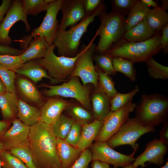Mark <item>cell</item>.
Returning <instances> with one entry per match:
<instances>
[{
  "label": "cell",
  "instance_id": "cell-1",
  "mask_svg": "<svg viewBox=\"0 0 168 168\" xmlns=\"http://www.w3.org/2000/svg\"><path fill=\"white\" fill-rule=\"evenodd\" d=\"M34 162L38 168H61L52 126L40 121L30 126L28 136Z\"/></svg>",
  "mask_w": 168,
  "mask_h": 168
},
{
  "label": "cell",
  "instance_id": "cell-2",
  "mask_svg": "<svg viewBox=\"0 0 168 168\" xmlns=\"http://www.w3.org/2000/svg\"><path fill=\"white\" fill-rule=\"evenodd\" d=\"M161 35L159 32L150 39L140 42H128L123 39L105 54L112 58L121 57L134 63L145 62L162 50Z\"/></svg>",
  "mask_w": 168,
  "mask_h": 168
},
{
  "label": "cell",
  "instance_id": "cell-3",
  "mask_svg": "<svg viewBox=\"0 0 168 168\" xmlns=\"http://www.w3.org/2000/svg\"><path fill=\"white\" fill-rule=\"evenodd\" d=\"M106 6L103 3L92 14L85 16L75 25L67 30H58L53 44L57 49L59 56L72 57L79 53L80 40L87 31L89 25L95 17L105 11Z\"/></svg>",
  "mask_w": 168,
  "mask_h": 168
},
{
  "label": "cell",
  "instance_id": "cell-4",
  "mask_svg": "<svg viewBox=\"0 0 168 168\" xmlns=\"http://www.w3.org/2000/svg\"><path fill=\"white\" fill-rule=\"evenodd\" d=\"M124 16L114 11H105L98 16L100 24L97 31L100 38L95 50L98 54L105 53L124 38L125 32L123 25Z\"/></svg>",
  "mask_w": 168,
  "mask_h": 168
},
{
  "label": "cell",
  "instance_id": "cell-5",
  "mask_svg": "<svg viewBox=\"0 0 168 168\" xmlns=\"http://www.w3.org/2000/svg\"><path fill=\"white\" fill-rule=\"evenodd\" d=\"M135 117L141 123L154 127L168 119V98L158 93L143 94Z\"/></svg>",
  "mask_w": 168,
  "mask_h": 168
},
{
  "label": "cell",
  "instance_id": "cell-6",
  "mask_svg": "<svg viewBox=\"0 0 168 168\" xmlns=\"http://www.w3.org/2000/svg\"><path fill=\"white\" fill-rule=\"evenodd\" d=\"M55 48L53 44L47 48L44 57L40 58L38 63L47 71L49 76L55 83L68 80L73 72L76 61L80 54L72 57L57 56L54 53Z\"/></svg>",
  "mask_w": 168,
  "mask_h": 168
},
{
  "label": "cell",
  "instance_id": "cell-7",
  "mask_svg": "<svg viewBox=\"0 0 168 168\" xmlns=\"http://www.w3.org/2000/svg\"><path fill=\"white\" fill-rule=\"evenodd\" d=\"M91 84L84 85L78 77H73L60 85H43V86L48 88L43 91V94L47 97L58 96L74 99L83 107L90 111L92 110L90 98Z\"/></svg>",
  "mask_w": 168,
  "mask_h": 168
},
{
  "label": "cell",
  "instance_id": "cell-8",
  "mask_svg": "<svg viewBox=\"0 0 168 168\" xmlns=\"http://www.w3.org/2000/svg\"><path fill=\"white\" fill-rule=\"evenodd\" d=\"M155 131L154 127L144 124L135 117L129 118L119 130L106 142L111 148L128 145L134 150L138 149V140L145 133Z\"/></svg>",
  "mask_w": 168,
  "mask_h": 168
},
{
  "label": "cell",
  "instance_id": "cell-9",
  "mask_svg": "<svg viewBox=\"0 0 168 168\" xmlns=\"http://www.w3.org/2000/svg\"><path fill=\"white\" fill-rule=\"evenodd\" d=\"M97 36L96 31L89 43L87 45H84L81 49L80 54L76 61L74 70L69 78L78 77L84 85L91 84L95 87L98 86V73L93 62L96 46L93 42Z\"/></svg>",
  "mask_w": 168,
  "mask_h": 168
},
{
  "label": "cell",
  "instance_id": "cell-10",
  "mask_svg": "<svg viewBox=\"0 0 168 168\" xmlns=\"http://www.w3.org/2000/svg\"><path fill=\"white\" fill-rule=\"evenodd\" d=\"M132 100L133 98L118 110L110 112L103 121L101 130L95 142H106L119 130L137 106Z\"/></svg>",
  "mask_w": 168,
  "mask_h": 168
},
{
  "label": "cell",
  "instance_id": "cell-11",
  "mask_svg": "<svg viewBox=\"0 0 168 168\" xmlns=\"http://www.w3.org/2000/svg\"><path fill=\"white\" fill-rule=\"evenodd\" d=\"M63 2V0H54L49 4L41 23L33 30L30 35L27 37V41L30 42L32 38L40 36L44 38L50 45L53 44L58 31L57 17Z\"/></svg>",
  "mask_w": 168,
  "mask_h": 168
},
{
  "label": "cell",
  "instance_id": "cell-12",
  "mask_svg": "<svg viewBox=\"0 0 168 168\" xmlns=\"http://www.w3.org/2000/svg\"><path fill=\"white\" fill-rule=\"evenodd\" d=\"M92 160H98L113 165L114 168L126 167L132 164L135 160L134 155L137 149L131 154L119 153L110 147L105 142H95L90 147Z\"/></svg>",
  "mask_w": 168,
  "mask_h": 168
},
{
  "label": "cell",
  "instance_id": "cell-13",
  "mask_svg": "<svg viewBox=\"0 0 168 168\" xmlns=\"http://www.w3.org/2000/svg\"><path fill=\"white\" fill-rule=\"evenodd\" d=\"M19 21L24 23L26 31L29 32L31 27L23 9L22 0H14L0 25V44L8 46L11 44L12 40L9 35L10 30Z\"/></svg>",
  "mask_w": 168,
  "mask_h": 168
},
{
  "label": "cell",
  "instance_id": "cell-14",
  "mask_svg": "<svg viewBox=\"0 0 168 168\" xmlns=\"http://www.w3.org/2000/svg\"><path fill=\"white\" fill-rule=\"evenodd\" d=\"M167 151L166 145L158 138H155L146 144L144 152L135 159L132 164L136 168L139 166L142 168L145 167L146 162L161 165L164 162Z\"/></svg>",
  "mask_w": 168,
  "mask_h": 168
},
{
  "label": "cell",
  "instance_id": "cell-15",
  "mask_svg": "<svg viewBox=\"0 0 168 168\" xmlns=\"http://www.w3.org/2000/svg\"><path fill=\"white\" fill-rule=\"evenodd\" d=\"M60 10L62 17L58 25L59 31L75 25L85 17L83 0H63Z\"/></svg>",
  "mask_w": 168,
  "mask_h": 168
},
{
  "label": "cell",
  "instance_id": "cell-16",
  "mask_svg": "<svg viewBox=\"0 0 168 168\" xmlns=\"http://www.w3.org/2000/svg\"><path fill=\"white\" fill-rule=\"evenodd\" d=\"M15 84L19 98L31 105L41 108L47 100L33 82L26 78L18 77Z\"/></svg>",
  "mask_w": 168,
  "mask_h": 168
},
{
  "label": "cell",
  "instance_id": "cell-17",
  "mask_svg": "<svg viewBox=\"0 0 168 168\" xmlns=\"http://www.w3.org/2000/svg\"><path fill=\"white\" fill-rule=\"evenodd\" d=\"M69 103L60 96L50 97L41 108L40 121L53 125L60 118Z\"/></svg>",
  "mask_w": 168,
  "mask_h": 168
},
{
  "label": "cell",
  "instance_id": "cell-18",
  "mask_svg": "<svg viewBox=\"0 0 168 168\" xmlns=\"http://www.w3.org/2000/svg\"><path fill=\"white\" fill-rule=\"evenodd\" d=\"M11 122L12 126L5 132L1 140L5 149L8 151L26 140L30 130V126L25 125L16 118Z\"/></svg>",
  "mask_w": 168,
  "mask_h": 168
},
{
  "label": "cell",
  "instance_id": "cell-19",
  "mask_svg": "<svg viewBox=\"0 0 168 168\" xmlns=\"http://www.w3.org/2000/svg\"><path fill=\"white\" fill-rule=\"evenodd\" d=\"M91 98L93 119L103 120L111 111V98L108 97L98 86L94 87Z\"/></svg>",
  "mask_w": 168,
  "mask_h": 168
},
{
  "label": "cell",
  "instance_id": "cell-20",
  "mask_svg": "<svg viewBox=\"0 0 168 168\" xmlns=\"http://www.w3.org/2000/svg\"><path fill=\"white\" fill-rule=\"evenodd\" d=\"M57 151L61 168H69L78 158L82 151L66 142L57 138Z\"/></svg>",
  "mask_w": 168,
  "mask_h": 168
},
{
  "label": "cell",
  "instance_id": "cell-21",
  "mask_svg": "<svg viewBox=\"0 0 168 168\" xmlns=\"http://www.w3.org/2000/svg\"><path fill=\"white\" fill-rule=\"evenodd\" d=\"M103 121L94 119L90 122L82 124L80 138L76 146L77 148L83 151L91 146L100 133Z\"/></svg>",
  "mask_w": 168,
  "mask_h": 168
},
{
  "label": "cell",
  "instance_id": "cell-22",
  "mask_svg": "<svg viewBox=\"0 0 168 168\" xmlns=\"http://www.w3.org/2000/svg\"><path fill=\"white\" fill-rule=\"evenodd\" d=\"M158 32L150 27L145 17L126 31L123 39L128 42H142L150 39Z\"/></svg>",
  "mask_w": 168,
  "mask_h": 168
},
{
  "label": "cell",
  "instance_id": "cell-23",
  "mask_svg": "<svg viewBox=\"0 0 168 168\" xmlns=\"http://www.w3.org/2000/svg\"><path fill=\"white\" fill-rule=\"evenodd\" d=\"M17 116L23 124L31 126L40 121V109L18 97Z\"/></svg>",
  "mask_w": 168,
  "mask_h": 168
},
{
  "label": "cell",
  "instance_id": "cell-24",
  "mask_svg": "<svg viewBox=\"0 0 168 168\" xmlns=\"http://www.w3.org/2000/svg\"><path fill=\"white\" fill-rule=\"evenodd\" d=\"M17 95L6 91L0 94V109L3 120L12 122L17 113Z\"/></svg>",
  "mask_w": 168,
  "mask_h": 168
},
{
  "label": "cell",
  "instance_id": "cell-25",
  "mask_svg": "<svg viewBox=\"0 0 168 168\" xmlns=\"http://www.w3.org/2000/svg\"><path fill=\"white\" fill-rule=\"evenodd\" d=\"M30 42L29 45L21 54L24 63L33 59L43 58L50 45L43 38L36 36Z\"/></svg>",
  "mask_w": 168,
  "mask_h": 168
},
{
  "label": "cell",
  "instance_id": "cell-26",
  "mask_svg": "<svg viewBox=\"0 0 168 168\" xmlns=\"http://www.w3.org/2000/svg\"><path fill=\"white\" fill-rule=\"evenodd\" d=\"M16 73L27 77L35 83L45 78L49 79L52 83H55L54 80L49 76L46 70L37 62L30 60L25 63Z\"/></svg>",
  "mask_w": 168,
  "mask_h": 168
},
{
  "label": "cell",
  "instance_id": "cell-27",
  "mask_svg": "<svg viewBox=\"0 0 168 168\" xmlns=\"http://www.w3.org/2000/svg\"><path fill=\"white\" fill-rule=\"evenodd\" d=\"M150 8L140 0H137L124 19L123 25L127 31L146 17Z\"/></svg>",
  "mask_w": 168,
  "mask_h": 168
},
{
  "label": "cell",
  "instance_id": "cell-28",
  "mask_svg": "<svg viewBox=\"0 0 168 168\" xmlns=\"http://www.w3.org/2000/svg\"><path fill=\"white\" fill-rule=\"evenodd\" d=\"M146 18L150 27L157 32L168 24V13L160 6L150 9Z\"/></svg>",
  "mask_w": 168,
  "mask_h": 168
},
{
  "label": "cell",
  "instance_id": "cell-29",
  "mask_svg": "<svg viewBox=\"0 0 168 168\" xmlns=\"http://www.w3.org/2000/svg\"><path fill=\"white\" fill-rule=\"evenodd\" d=\"M65 110L70 117L81 124L90 122L94 119L92 113L80 104L69 102Z\"/></svg>",
  "mask_w": 168,
  "mask_h": 168
},
{
  "label": "cell",
  "instance_id": "cell-30",
  "mask_svg": "<svg viewBox=\"0 0 168 168\" xmlns=\"http://www.w3.org/2000/svg\"><path fill=\"white\" fill-rule=\"evenodd\" d=\"M9 151L21 161L28 168H38L34 162L28 139L12 148Z\"/></svg>",
  "mask_w": 168,
  "mask_h": 168
},
{
  "label": "cell",
  "instance_id": "cell-31",
  "mask_svg": "<svg viewBox=\"0 0 168 168\" xmlns=\"http://www.w3.org/2000/svg\"><path fill=\"white\" fill-rule=\"evenodd\" d=\"M113 65L116 72H121L130 80L136 79V70L134 67V63L129 60L119 57L112 58Z\"/></svg>",
  "mask_w": 168,
  "mask_h": 168
},
{
  "label": "cell",
  "instance_id": "cell-32",
  "mask_svg": "<svg viewBox=\"0 0 168 168\" xmlns=\"http://www.w3.org/2000/svg\"><path fill=\"white\" fill-rule=\"evenodd\" d=\"M75 122L70 117L62 114L57 121L52 125L56 137L64 139Z\"/></svg>",
  "mask_w": 168,
  "mask_h": 168
},
{
  "label": "cell",
  "instance_id": "cell-33",
  "mask_svg": "<svg viewBox=\"0 0 168 168\" xmlns=\"http://www.w3.org/2000/svg\"><path fill=\"white\" fill-rule=\"evenodd\" d=\"M54 0H22L23 11L27 16H36L40 13L46 11L49 4Z\"/></svg>",
  "mask_w": 168,
  "mask_h": 168
},
{
  "label": "cell",
  "instance_id": "cell-34",
  "mask_svg": "<svg viewBox=\"0 0 168 168\" xmlns=\"http://www.w3.org/2000/svg\"><path fill=\"white\" fill-rule=\"evenodd\" d=\"M149 76L152 78L166 80L168 78V67L158 63L153 57L145 62Z\"/></svg>",
  "mask_w": 168,
  "mask_h": 168
},
{
  "label": "cell",
  "instance_id": "cell-35",
  "mask_svg": "<svg viewBox=\"0 0 168 168\" xmlns=\"http://www.w3.org/2000/svg\"><path fill=\"white\" fill-rule=\"evenodd\" d=\"M95 67L98 74V87L108 97H112L117 91L112 78L103 72L96 66L95 65Z\"/></svg>",
  "mask_w": 168,
  "mask_h": 168
},
{
  "label": "cell",
  "instance_id": "cell-36",
  "mask_svg": "<svg viewBox=\"0 0 168 168\" xmlns=\"http://www.w3.org/2000/svg\"><path fill=\"white\" fill-rule=\"evenodd\" d=\"M139 90L138 86H136L131 91L126 93H121L117 92L111 98V111H114L124 106L131 99L133 98Z\"/></svg>",
  "mask_w": 168,
  "mask_h": 168
},
{
  "label": "cell",
  "instance_id": "cell-37",
  "mask_svg": "<svg viewBox=\"0 0 168 168\" xmlns=\"http://www.w3.org/2000/svg\"><path fill=\"white\" fill-rule=\"evenodd\" d=\"M96 66L104 73L109 75H115L117 72L114 68L112 58L105 54H97L93 56Z\"/></svg>",
  "mask_w": 168,
  "mask_h": 168
},
{
  "label": "cell",
  "instance_id": "cell-38",
  "mask_svg": "<svg viewBox=\"0 0 168 168\" xmlns=\"http://www.w3.org/2000/svg\"><path fill=\"white\" fill-rule=\"evenodd\" d=\"M0 160L2 168H28L19 159L6 150L0 152Z\"/></svg>",
  "mask_w": 168,
  "mask_h": 168
},
{
  "label": "cell",
  "instance_id": "cell-39",
  "mask_svg": "<svg viewBox=\"0 0 168 168\" xmlns=\"http://www.w3.org/2000/svg\"><path fill=\"white\" fill-rule=\"evenodd\" d=\"M21 55H0V64L8 70L16 73L24 64Z\"/></svg>",
  "mask_w": 168,
  "mask_h": 168
},
{
  "label": "cell",
  "instance_id": "cell-40",
  "mask_svg": "<svg viewBox=\"0 0 168 168\" xmlns=\"http://www.w3.org/2000/svg\"><path fill=\"white\" fill-rule=\"evenodd\" d=\"M16 73L0 64V78L5 85L7 91L17 95L15 84Z\"/></svg>",
  "mask_w": 168,
  "mask_h": 168
},
{
  "label": "cell",
  "instance_id": "cell-41",
  "mask_svg": "<svg viewBox=\"0 0 168 168\" xmlns=\"http://www.w3.org/2000/svg\"><path fill=\"white\" fill-rule=\"evenodd\" d=\"M137 0H113L111 1L112 11L124 15L128 13Z\"/></svg>",
  "mask_w": 168,
  "mask_h": 168
},
{
  "label": "cell",
  "instance_id": "cell-42",
  "mask_svg": "<svg viewBox=\"0 0 168 168\" xmlns=\"http://www.w3.org/2000/svg\"><path fill=\"white\" fill-rule=\"evenodd\" d=\"M82 124L75 122L64 139L67 143L76 147L80 138Z\"/></svg>",
  "mask_w": 168,
  "mask_h": 168
},
{
  "label": "cell",
  "instance_id": "cell-43",
  "mask_svg": "<svg viewBox=\"0 0 168 168\" xmlns=\"http://www.w3.org/2000/svg\"><path fill=\"white\" fill-rule=\"evenodd\" d=\"M92 160L91 152L88 148L82 151L81 155L69 168H89V164Z\"/></svg>",
  "mask_w": 168,
  "mask_h": 168
},
{
  "label": "cell",
  "instance_id": "cell-44",
  "mask_svg": "<svg viewBox=\"0 0 168 168\" xmlns=\"http://www.w3.org/2000/svg\"><path fill=\"white\" fill-rule=\"evenodd\" d=\"M103 3L102 0H83L85 16L93 13Z\"/></svg>",
  "mask_w": 168,
  "mask_h": 168
},
{
  "label": "cell",
  "instance_id": "cell-45",
  "mask_svg": "<svg viewBox=\"0 0 168 168\" xmlns=\"http://www.w3.org/2000/svg\"><path fill=\"white\" fill-rule=\"evenodd\" d=\"M24 50L0 44V55H19L22 54Z\"/></svg>",
  "mask_w": 168,
  "mask_h": 168
},
{
  "label": "cell",
  "instance_id": "cell-46",
  "mask_svg": "<svg viewBox=\"0 0 168 168\" xmlns=\"http://www.w3.org/2000/svg\"><path fill=\"white\" fill-rule=\"evenodd\" d=\"M161 31V44L163 53L165 54L168 52V24L164 27Z\"/></svg>",
  "mask_w": 168,
  "mask_h": 168
},
{
  "label": "cell",
  "instance_id": "cell-47",
  "mask_svg": "<svg viewBox=\"0 0 168 168\" xmlns=\"http://www.w3.org/2000/svg\"><path fill=\"white\" fill-rule=\"evenodd\" d=\"M159 132V140L167 145L168 144V119L163 123Z\"/></svg>",
  "mask_w": 168,
  "mask_h": 168
},
{
  "label": "cell",
  "instance_id": "cell-48",
  "mask_svg": "<svg viewBox=\"0 0 168 168\" xmlns=\"http://www.w3.org/2000/svg\"><path fill=\"white\" fill-rule=\"evenodd\" d=\"M12 1L2 0L0 5V25L10 7Z\"/></svg>",
  "mask_w": 168,
  "mask_h": 168
},
{
  "label": "cell",
  "instance_id": "cell-49",
  "mask_svg": "<svg viewBox=\"0 0 168 168\" xmlns=\"http://www.w3.org/2000/svg\"><path fill=\"white\" fill-rule=\"evenodd\" d=\"M11 122L4 120L0 121V141L5 132L8 129L11 124Z\"/></svg>",
  "mask_w": 168,
  "mask_h": 168
},
{
  "label": "cell",
  "instance_id": "cell-50",
  "mask_svg": "<svg viewBox=\"0 0 168 168\" xmlns=\"http://www.w3.org/2000/svg\"><path fill=\"white\" fill-rule=\"evenodd\" d=\"M91 168H110L109 165L98 160H92Z\"/></svg>",
  "mask_w": 168,
  "mask_h": 168
},
{
  "label": "cell",
  "instance_id": "cell-51",
  "mask_svg": "<svg viewBox=\"0 0 168 168\" xmlns=\"http://www.w3.org/2000/svg\"><path fill=\"white\" fill-rule=\"evenodd\" d=\"M140 1L149 7H152L154 8L159 6L157 3L153 0H140Z\"/></svg>",
  "mask_w": 168,
  "mask_h": 168
},
{
  "label": "cell",
  "instance_id": "cell-52",
  "mask_svg": "<svg viewBox=\"0 0 168 168\" xmlns=\"http://www.w3.org/2000/svg\"><path fill=\"white\" fill-rule=\"evenodd\" d=\"M6 91H7L5 85L0 78V94L4 93Z\"/></svg>",
  "mask_w": 168,
  "mask_h": 168
},
{
  "label": "cell",
  "instance_id": "cell-53",
  "mask_svg": "<svg viewBox=\"0 0 168 168\" xmlns=\"http://www.w3.org/2000/svg\"><path fill=\"white\" fill-rule=\"evenodd\" d=\"M161 4L160 6L162 8L166 10L168 8V0H161Z\"/></svg>",
  "mask_w": 168,
  "mask_h": 168
},
{
  "label": "cell",
  "instance_id": "cell-54",
  "mask_svg": "<svg viewBox=\"0 0 168 168\" xmlns=\"http://www.w3.org/2000/svg\"><path fill=\"white\" fill-rule=\"evenodd\" d=\"M4 150H6L5 149L4 144L2 142L0 141V152Z\"/></svg>",
  "mask_w": 168,
  "mask_h": 168
},
{
  "label": "cell",
  "instance_id": "cell-55",
  "mask_svg": "<svg viewBox=\"0 0 168 168\" xmlns=\"http://www.w3.org/2000/svg\"><path fill=\"white\" fill-rule=\"evenodd\" d=\"M122 168H136L132 164L130 165H129L128 166H126L125 167H123Z\"/></svg>",
  "mask_w": 168,
  "mask_h": 168
},
{
  "label": "cell",
  "instance_id": "cell-56",
  "mask_svg": "<svg viewBox=\"0 0 168 168\" xmlns=\"http://www.w3.org/2000/svg\"><path fill=\"white\" fill-rule=\"evenodd\" d=\"M161 168H168V160H167V161L165 163V165L163 166L162 167H161Z\"/></svg>",
  "mask_w": 168,
  "mask_h": 168
},
{
  "label": "cell",
  "instance_id": "cell-57",
  "mask_svg": "<svg viewBox=\"0 0 168 168\" xmlns=\"http://www.w3.org/2000/svg\"><path fill=\"white\" fill-rule=\"evenodd\" d=\"M0 168H2V167L1 162L0 160Z\"/></svg>",
  "mask_w": 168,
  "mask_h": 168
}]
</instances>
